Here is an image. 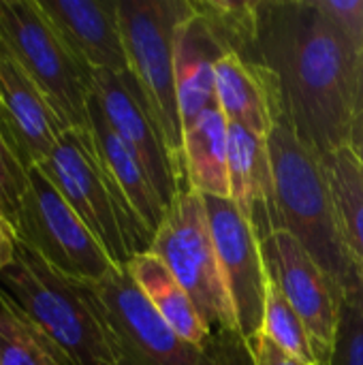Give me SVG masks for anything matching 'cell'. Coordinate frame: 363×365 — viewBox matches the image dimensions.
Segmentation results:
<instances>
[{
    "mask_svg": "<svg viewBox=\"0 0 363 365\" xmlns=\"http://www.w3.org/2000/svg\"><path fill=\"white\" fill-rule=\"evenodd\" d=\"M257 62L276 79L282 111L319 158L349 145L362 58L317 0L261 2Z\"/></svg>",
    "mask_w": 363,
    "mask_h": 365,
    "instance_id": "1",
    "label": "cell"
},
{
    "mask_svg": "<svg viewBox=\"0 0 363 365\" xmlns=\"http://www.w3.org/2000/svg\"><path fill=\"white\" fill-rule=\"evenodd\" d=\"M267 148L280 229L300 240L344 295L363 289V272L342 240L321 158L300 141L285 113L267 135Z\"/></svg>",
    "mask_w": 363,
    "mask_h": 365,
    "instance_id": "2",
    "label": "cell"
},
{
    "mask_svg": "<svg viewBox=\"0 0 363 365\" xmlns=\"http://www.w3.org/2000/svg\"><path fill=\"white\" fill-rule=\"evenodd\" d=\"M39 169L92 231L116 267H126L137 255L150 252L154 235L105 171L90 130L66 128Z\"/></svg>",
    "mask_w": 363,
    "mask_h": 365,
    "instance_id": "3",
    "label": "cell"
},
{
    "mask_svg": "<svg viewBox=\"0 0 363 365\" xmlns=\"http://www.w3.org/2000/svg\"><path fill=\"white\" fill-rule=\"evenodd\" d=\"M0 289L64 353L71 365H116L101 321L81 284L19 244Z\"/></svg>",
    "mask_w": 363,
    "mask_h": 365,
    "instance_id": "4",
    "label": "cell"
},
{
    "mask_svg": "<svg viewBox=\"0 0 363 365\" xmlns=\"http://www.w3.org/2000/svg\"><path fill=\"white\" fill-rule=\"evenodd\" d=\"M0 45L66 128L90 130L94 73L71 51L36 0H0Z\"/></svg>",
    "mask_w": 363,
    "mask_h": 365,
    "instance_id": "5",
    "label": "cell"
},
{
    "mask_svg": "<svg viewBox=\"0 0 363 365\" xmlns=\"http://www.w3.org/2000/svg\"><path fill=\"white\" fill-rule=\"evenodd\" d=\"M193 299L208 331L237 329L233 304L220 272L203 195L182 188L154 235L152 248Z\"/></svg>",
    "mask_w": 363,
    "mask_h": 365,
    "instance_id": "6",
    "label": "cell"
},
{
    "mask_svg": "<svg viewBox=\"0 0 363 365\" xmlns=\"http://www.w3.org/2000/svg\"><path fill=\"white\" fill-rule=\"evenodd\" d=\"M79 284L101 321L116 365H201L205 346L197 349L180 338L126 267Z\"/></svg>",
    "mask_w": 363,
    "mask_h": 365,
    "instance_id": "7",
    "label": "cell"
},
{
    "mask_svg": "<svg viewBox=\"0 0 363 365\" xmlns=\"http://www.w3.org/2000/svg\"><path fill=\"white\" fill-rule=\"evenodd\" d=\"M131 73L184 169V124L180 115L173 36L186 13L182 0H118Z\"/></svg>",
    "mask_w": 363,
    "mask_h": 365,
    "instance_id": "8",
    "label": "cell"
},
{
    "mask_svg": "<svg viewBox=\"0 0 363 365\" xmlns=\"http://www.w3.org/2000/svg\"><path fill=\"white\" fill-rule=\"evenodd\" d=\"M13 227L24 248L75 282H96L116 269L98 240L39 167L30 169Z\"/></svg>",
    "mask_w": 363,
    "mask_h": 365,
    "instance_id": "9",
    "label": "cell"
},
{
    "mask_svg": "<svg viewBox=\"0 0 363 365\" xmlns=\"http://www.w3.org/2000/svg\"><path fill=\"white\" fill-rule=\"evenodd\" d=\"M261 252L267 278L304 321L317 364L329 365L340 329L344 293L287 229L263 237Z\"/></svg>",
    "mask_w": 363,
    "mask_h": 365,
    "instance_id": "10",
    "label": "cell"
},
{
    "mask_svg": "<svg viewBox=\"0 0 363 365\" xmlns=\"http://www.w3.org/2000/svg\"><path fill=\"white\" fill-rule=\"evenodd\" d=\"M92 96L113 133L141 160L163 205L169 210L178 192L188 186L186 173L173 156L133 73H94Z\"/></svg>",
    "mask_w": 363,
    "mask_h": 365,
    "instance_id": "11",
    "label": "cell"
},
{
    "mask_svg": "<svg viewBox=\"0 0 363 365\" xmlns=\"http://www.w3.org/2000/svg\"><path fill=\"white\" fill-rule=\"evenodd\" d=\"M220 272L233 304L237 331L252 342L263 329L267 272L261 242L246 216L225 197H203Z\"/></svg>",
    "mask_w": 363,
    "mask_h": 365,
    "instance_id": "12",
    "label": "cell"
},
{
    "mask_svg": "<svg viewBox=\"0 0 363 365\" xmlns=\"http://www.w3.org/2000/svg\"><path fill=\"white\" fill-rule=\"evenodd\" d=\"M0 130L30 171L56 148L66 126L43 92L0 45Z\"/></svg>",
    "mask_w": 363,
    "mask_h": 365,
    "instance_id": "13",
    "label": "cell"
},
{
    "mask_svg": "<svg viewBox=\"0 0 363 365\" xmlns=\"http://www.w3.org/2000/svg\"><path fill=\"white\" fill-rule=\"evenodd\" d=\"M45 17L92 73H128L118 0H36Z\"/></svg>",
    "mask_w": 363,
    "mask_h": 365,
    "instance_id": "14",
    "label": "cell"
},
{
    "mask_svg": "<svg viewBox=\"0 0 363 365\" xmlns=\"http://www.w3.org/2000/svg\"><path fill=\"white\" fill-rule=\"evenodd\" d=\"M229 199L246 216L259 242L280 229L276 182L267 139L229 122Z\"/></svg>",
    "mask_w": 363,
    "mask_h": 365,
    "instance_id": "15",
    "label": "cell"
},
{
    "mask_svg": "<svg viewBox=\"0 0 363 365\" xmlns=\"http://www.w3.org/2000/svg\"><path fill=\"white\" fill-rule=\"evenodd\" d=\"M216 105L231 124L265 139L285 113L274 75L233 53L216 62Z\"/></svg>",
    "mask_w": 363,
    "mask_h": 365,
    "instance_id": "16",
    "label": "cell"
},
{
    "mask_svg": "<svg viewBox=\"0 0 363 365\" xmlns=\"http://www.w3.org/2000/svg\"><path fill=\"white\" fill-rule=\"evenodd\" d=\"M225 51L186 2L173 36L175 88L184 128L216 105V62Z\"/></svg>",
    "mask_w": 363,
    "mask_h": 365,
    "instance_id": "17",
    "label": "cell"
},
{
    "mask_svg": "<svg viewBox=\"0 0 363 365\" xmlns=\"http://www.w3.org/2000/svg\"><path fill=\"white\" fill-rule=\"evenodd\" d=\"M90 133H92L98 160L103 163L105 171L109 173L113 184L120 188V192L126 197V201L131 203L139 220L148 227L152 235H156V231L165 222L167 207L163 205L141 160L107 124L94 96L90 98Z\"/></svg>",
    "mask_w": 363,
    "mask_h": 365,
    "instance_id": "18",
    "label": "cell"
},
{
    "mask_svg": "<svg viewBox=\"0 0 363 365\" xmlns=\"http://www.w3.org/2000/svg\"><path fill=\"white\" fill-rule=\"evenodd\" d=\"M184 173L195 192L229 199V120L218 105L184 128Z\"/></svg>",
    "mask_w": 363,
    "mask_h": 365,
    "instance_id": "19",
    "label": "cell"
},
{
    "mask_svg": "<svg viewBox=\"0 0 363 365\" xmlns=\"http://www.w3.org/2000/svg\"><path fill=\"white\" fill-rule=\"evenodd\" d=\"M126 269L180 338L197 349H203L208 344L212 334L203 325L193 299L160 257H156L154 252L137 255L126 265Z\"/></svg>",
    "mask_w": 363,
    "mask_h": 365,
    "instance_id": "20",
    "label": "cell"
},
{
    "mask_svg": "<svg viewBox=\"0 0 363 365\" xmlns=\"http://www.w3.org/2000/svg\"><path fill=\"white\" fill-rule=\"evenodd\" d=\"M342 240L363 272V167L351 145L321 158Z\"/></svg>",
    "mask_w": 363,
    "mask_h": 365,
    "instance_id": "21",
    "label": "cell"
},
{
    "mask_svg": "<svg viewBox=\"0 0 363 365\" xmlns=\"http://www.w3.org/2000/svg\"><path fill=\"white\" fill-rule=\"evenodd\" d=\"M188 4L225 53L240 56L246 62H257L261 2L190 0Z\"/></svg>",
    "mask_w": 363,
    "mask_h": 365,
    "instance_id": "22",
    "label": "cell"
},
{
    "mask_svg": "<svg viewBox=\"0 0 363 365\" xmlns=\"http://www.w3.org/2000/svg\"><path fill=\"white\" fill-rule=\"evenodd\" d=\"M0 365H71L0 289Z\"/></svg>",
    "mask_w": 363,
    "mask_h": 365,
    "instance_id": "23",
    "label": "cell"
},
{
    "mask_svg": "<svg viewBox=\"0 0 363 365\" xmlns=\"http://www.w3.org/2000/svg\"><path fill=\"white\" fill-rule=\"evenodd\" d=\"M261 334L287 355L304 361L306 365H319L304 321L300 319V314L287 302L282 291L270 278H267L265 317H263Z\"/></svg>",
    "mask_w": 363,
    "mask_h": 365,
    "instance_id": "24",
    "label": "cell"
},
{
    "mask_svg": "<svg viewBox=\"0 0 363 365\" xmlns=\"http://www.w3.org/2000/svg\"><path fill=\"white\" fill-rule=\"evenodd\" d=\"M329 365H363V289L344 295L340 329Z\"/></svg>",
    "mask_w": 363,
    "mask_h": 365,
    "instance_id": "25",
    "label": "cell"
},
{
    "mask_svg": "<svg viewBox=\"0 0 363 365\" xmlns=\"http://www.w3.org/2000/svg\"><path fill=\"white\" fill-rule=\"evenodd\" d=\"M30 171L13 154L9 141L0 130V214L13 225L19 201L26 192Z\"/></svg>",
    "mask_w": 363,
    "mask_h": 365,
    "instance_id": "26",
    "label": "cell"
},
{
    "mask_svg": "<svg viewBox=\"0 0 363 365\" xmlns=\"http://www.w3.org/2000/svg\"><path fill=\"white\" fill-rule=\"evenodd\" d=\"M201 365H257L250 344L237 329L210 336Z\"/></svg>",
    "mask_w": 363,
    "mask_h": 365,
    "instance_id": "27",
    "label": "cell"
},
{
    "mask_svg": "<svg viewBox=\"0 0 363 365\" xmlns=\"http://www.w3.org/2000/svg\"><path fill=\"white\" fill-rule=\"evenodd\" d=\"M255 355L257 365H306L304 361L287 355L285 351H280L272 340H267L263 334H259L252 342H248Z\"/></svg>",
    "mask_w": 363,
    "mask_h": 365,
    "instance_id": "28",
    "label": "cell"
},
{
    "mask_svg": "<svg viewBox=\"0 0 363 365\" xmlns=\"http://www.w3.org/2000/svg\"><path fill=\"white\" fill-rule=\"evenodd\" d=\"M17 248H19V240H17L15 227L4 216H0V274L9 265H13L17 257Z\"/></svg>",
    "mask_w": 363,
    "mask_h": 365,
    "instance_id": "29",
    "label": "cell"
},
{
    "mask_svg": "<svg viewBox=\"0 0 363 365\" xmlns=\"http://www.w3.org/2000/svg\"><path fill=\"white\" fill-rule=\"evenodd\" d=\"M351 150L357 154L359 163L363 167V73H362V86H359V98H357V107H355V118H353V128H351V141H349Z\"/></svg>",
    "mask_w": 363,
    "mask_h": 365,
    "instance_id": "30",
    "label": "cell"
},
{
    "mask_svg": "<svg viewBox=\"0 0 363 365\" xmlns=\"http://www.w3.org/2000/svg\"><path fill=\"white\" fill-rule=\"evenodd\" d=\"M0 216H2V214H0Z\"/></svg>",
    "mask_w": 363,
    "mask_h": 365,
    "instance_id": "31",
    "label": "cell"
}]
</instances>
